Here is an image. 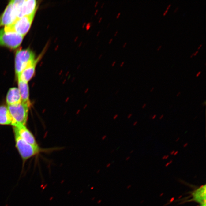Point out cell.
<instances>
[{
  "mask_svg": "<svg viewBox=\"0 0 206 206\" xmlns=\"http://www.w3.org/2000/svg\"><path fill=\"white\" fill-rule=\"evenodd\" d=\"M15 145L22 161L23 171L27 161L31 158L39 154L43 150L39 146L30 144L21 138L17 133L14 132Z\"/></svg>",
  "mask_w": 206,
  "mask_h": 206,
  "instance_id": "1",
  "label": "cell"
},
{
  "mask_svg": "<svg viewBox=\"0 0 206 206\" xmlns=\"http://www.w3.org/2000/svg\"><path fill=\"white\" fill-rule=\"evenodd\" d=\"M29 107L22 102L17 104L8 106L12 118V126L13 127L25 126L28 120Z\"/></svg>",
  "mask_w": 206,
  "mask_h": 206,
  "instance_id": "2",
  "label": "cell"
},
{
  "mask_svg": "<svg viewBox=\"0 0 206 206\" xmlns=\"http://www.w3.org/2000/svg\"><path fill=\"white\" fill-rule=\"evenodd\" d=\"M35 60V53L30 49H20L17 51L15 57V72L17 79L22 71Z\"/></svg>",
  "mask_w": 206,
  "mask_h": 206,
  "instance_id": "3",
  "label": "cell"
},
{
  "mask_svg": "<svg viewBox=\"0 0 206 206\" xmlns=\"http://www.w3.org/2000/svg\"><path fill=\"white\" fill-rule=\"evenodd\" d=\"M12 2L18 19L35 14L38 8V2L35 0H14Z\"/></svg>",
  "mask_w": 206,
  "mask_h": 206,
  "instance_id": "4",
  "label": "cell"
},
{
  "mask_svg": "<svg viewBox=\"0 0 206 206\" xmlns=\"http://www.w3.org/2000/svg\"><path fill=\"white\" fill-rule=\"evenodd\" d=\"M35 14L23 17L17 20L10 25L6 26L4 29L6 32H13L24 36L32 25Z\"/></svg>",
  "mask_w": 206,
  "mask_h": 206,
  "instance_id": "5",
  "label": "cell"
},
{
  "mask_svg": "<svg viewBox=\"0 0 206 206\" xmlns=\"http://www.w3.org/2000/svg\"><path fill=\"white\" fill-rule=\"evenodd\" d=\"M24 36L13 32H6L4 29H0V45L11 49L19 47Z\"/></svg>",
  "mask_w": 206,
  "mask_h": 206,
  "instance_id": "6",
  "label": "cell"
},
{
  "mask_svg": "<svg viewBox=\"0 0 206 206\" xmlns=\"http://www.w3.org/2000/svg\"><path fill=\"white\" fill-rule=\"evenodd\" d=\"M17 19L12 1H10L0 16V26L10 25Z\"/></svg>",
  "mask_w": 206,
  "mask_h": 206,
  "instance_id": "7",
  "label": "cell"
},
{
  "mask_svg": "<svg viewBox=\"0 0 206 206\" xmlns=\"http://www.w3.org/2000/svg\"><path fill=\"white\" fill-rule=\"evenodd\" d=\"M44 52L45 51L40 54L38 58L35 59L33 62L26 67L20 74L19 77L17 79H20L21 80L28 83V82L35 75L36 66L38 61L42 57Z\"/></svg>",
  "mask_w": 206,
  "mask_h": 206,
  "instance_id": "8",
  "label": "cell"
},
{
  "mask_svg": "<svg viewBox=\"0 0 206 206\" xmlns=\"http://www.w3.org/2000/svg\"><path fill=\"white\" fill-rule=\"evenodd\" d=\"M13 131L17 133L21 138L28 143L35 146L38 145L33 134L25 126L13 127Z\"/></svg>",
  "mask_w": 206,
  "mask_h": 206,
  "instance_id": "9",
  "label": "cell"
},
{
  "mask_svg": "<svg viewBox=\"0 0 206 206\" xmlns=\"http://www.w3.org/2000/svg\"><path fill=\"white\" fill-rule=\"evenodd\" d=\"M6 101L8 105H14L22 102L19 89L17 88H12L9 89L6 96Z\"/></svg>",
  "mask_w": 206,
  "mask_h": 206,
  "instance_id": "10",
  "label": "cell"
},
{
  "mask_svg": "<svg viewBox=\"0 0 206 206\" xmlns=\"http://www.w3.org/2000/svg\"><path fill=\"white\" fill-rule=\"evenodd\" d=\"M18 89H19L20 94L22 100V103L26 104L30 106L31 103L29 100V92L28 84L27 82L18 79Z\"/></svg>",
  "mask_w": 206,
  "mask_h": 206,
  "instance_id": "11",
  "label": "cell"
},
{
  "mask_svg": "<svg viewBox=\"0 0 206 206\" xmlns=\"http://www.w3.org/2000/svg\"><path fill=\"white\" fill-rule=\"evenodd\" d=\"M12 124V118L8 108L5 105L0 106V125Z\"/></svg>",
  "mask_w": 206,
  "mask_h": 206,
  "instance_id": "12",
  "label": "cell"
},
{
  "mask_svg": "<svg viewBox=\"0 0 206 206\" xmlns=\"http://www.w3.org/2000/svg\"><path fill=\"white\" fill-rule=\"evenodd\" d=\"M193 199L197 202L202 204H205V186H202L196 190L193 193Z\"/></svg>",
  "mask_w": 206,
  "mask_h": 206,
  "instance_id": "13",
  "label": "cell"
},
{
  "mask_svg": "<svg viewBox=\"0 0 206 206\" xmlns=\"http://www.w3.org/2000/svg\"><path fill=\"white\" fill-rule=\"evenodd\" d=\"M146 105H147L146 103L144 104V105H142V109H144V108H145V107H146Z\"/></svg>",
  "mask_w": 206,
  "mask_h": 206,
  "instance_id": "14",
  "label": "cell"
},
{
  "mask_svg": "<svg viewBox=\"0 0 206 206\" xmlns=\"http://www.w3.org/2000/svg\"><path fill=\"white\" fill-rule=\"evenodd\" d=\"M201 73V71H199V72L196 75V77H199V76L200 75Z\"/></svg>",
  "mask_w": 206,
  "mask_h": 206,
  "instance_id": "15",
  "label": "cell"
},
{
  "mask_svg": "<svg viewBox=\"0 0 206 206\" xmlns=\"http://www.w3.org/2000/svg\"><path fill=\"white\" fill-rule=\"evenodd\" d=\"M133 114H129V115L128 116L127 118L128 119H130L131 118V117L132 116Z\"/></svg>",
  "mask_w": 206,
  "mask_h": 206,
  "instance_id": "16",
  "label": "cell"
},
{
  "mask_svg": "<svg viewBox=\"0 0 206 206\" xmlns=\"http://www.w3.org/2000/svg\"><path fill=\"white\" fill-rule=\"evenodd\" d=\"M137 123H138V122L137 121L135 122H134V123H133V126H136V125L137 124Z\"/></svg>",
  "mask_w": 206,
  "mask_h": 206,
  "instance_id": "17",
  "label": "cell"
},
{
  "mask_svg": "<svg viewBox=\"0 0 206 206\" xmlns=\"http://www.w3.org/2000/svg\"><path fill=\"white\" fill-rule=\"evenodd\" d=\"M156 114H154V115H153L152 117V120H154L155 118H156Z\"/></svg>",
  "mask_w": 206,
  "mask_h": 206,
  "instance_id": "18",
  "label": "cell"
},
{
  "mask_svg": "<svg viewBox=\"0 0 206 206\" xmlns=\"http://www.w3.org/2000/svg\"><path fill=\"white\" fill-rule=\"evenodd\" d=\"M163 117H164L163 114H162V115H161L160 117H159V119H160V120H162V119L163 118Z\"/></svg>",
  "mask_w": 206,
  "mask_h": 206,
  "instance_id": "19",
  "label": "cell"
},
{
  "mask_svg": "<svg viewBox=\"0 0 206 206\" xmlns=\"http://www.w3.org/2000/svg\"><path fill=\"white\" fill-rule=\"evenodd\" d=\"M168 10H166L165 11V12H164L163 13V15H165L167 13V12H168Z\"/></svg>",
  "mask_w": 206,
  "mask_h": 206,
  "instance_id": "20",
  "label": "cell"
},
{
  "mask_svg": "<svg viewBox=\"0 0 206 206\" xmlns=\"http://www.w3.org/2000/svg\"><path fill=\"white\" fill-rule=\"evenodd\" d=\"M171 4H170L168 6V7H167V8L166 10H168L169 8L170 7V6H171Z\"/></svg>",
  "mask_w": 206,
  "mask_h": 206,
  "instance_id": "21",
  "label": "cell"
},
{
  "mask_svg": "<svg viewBox=\"0 0 206 206\" xmlns=\"http://www.w3.org/2000/svg\"><path fill=\"white\" fill-rule=\"evenodd\" d=\"M181 94V92H179L177 94V95H176V97H179V96H180Z\"/></svg>",
  "mask_w": 206,
  "mask_h": 206,
  "instance_id": "22",
  "label": "cell"
},
{
  "mask_svg": "<svg viewBox=\"0 0 206 206\" xmlns=\"http://www.w3.org/2000/svg\"><path fill=\"white\" fill-rule=\"evenodd\" d=\"M179 8V7H177V8H176L175 9V10H174V13H175V12H176V11H177L178 10Z\"/></svg>",
  "mask_w": 206,
  "mask_h": 206,
  "instance_id": "23",
  "label": "cell"
},
{
  "mask_svg": "<svg viewBox=\"0 0 206 206\" xmlns=\"http://www.w3.org/2000/svg\"><path fill=\"white\" fill-rule=\"evenodd\" d=\"M154 87H153L152 88L151 90H150V92H152V91L154 90Z\"/></svg>",
  "mask_w": 206,
  "mask_h": 206,
  "instance_id": "24",
  "label": "cell"
},
{
  "mask_svg": "<svg viewBox=\"0 0 206 206\" xmlns=\"http://www.w3.org/2000/svg\"><path fill=\"white\" fill-rule=\"evenodd\" d=\"M206 104V100H205V101H204V103H203V106H205Z\"/></svg>",
  "mask_w": 206,
  "mask_h": 206,
  "instance_id": "25",
  "label": "cell"
},
{
  "mask_svg": "<svg viewBox=\"0 0 206 206\" xmlns=\"http://www.w3.org/2000/svg\"><path fill=\"white\" fill-rule=\"evenodd\" d=\"M188 145V143H186L184 145L183 147L184 148H185V147H187V145Z\"/></svg>",
  "mask_w": 206,
  "mask_h": 206,
  "instance_id": "26",
  "label": "cell"
},
{
  "mask_svg": "<svg viewBox=\"0 0 206 206\" xmlns=\"http://www.w3.org/2000/svg\"><path fill=\"white\" fill-rule=\"evenodd\" d=\"M198 52H199V50H197V51H196V52L194 53V55H196V54L198 53Z\"/></svg>",
  "mask_w": 206,
  "mask_h": 206,
  "instance_id": "27",
  "label": "cell"
},
{
  "mask_svg": "<svg viewBox=\"0 0 206 206\" xmlns=\"http://www.w3.org/2000/svg\"><path fill=\"white\" fill-rule=\"evenodd\" d=\"M162 47V45L159 46V47L158 48V49H157V50L158 51L159 50V49H160V48H161V47Z\"/></svg>",
  "mask_w": 206,
  "mask_h": 206,
  "instance_id": "28",
  "label": "cell"
},
{
  "mask_svg": "<svg viewBox=\"0 0 206 206\" xmlns=\"http://www.w3.org/2000/svg\"><path fill=\"white\" fill-rule=\"evenodd\" d=\"M202 44H201L199 46V47H198V50H199L200 49V48L202 47Z\"/></svg>",
  "mask_w": 206,
  "mask_h": 206,
  "instance_id": "29",
  "label": "cell"
},
{
  "mask_svg": "<svg viewBox=\"0 0 206 206\" xmlns=\"http://www.w3.org/2000/svg\"><path fill=\"white\" fill-rule=\"evenodd\" d=\"M179 139H180V137H178L177 139H176V142H177L179 140Z\"/></svg>",
  "mask_w": 206,
  "mask_h": 206,
  "instance_id": "30",
  "label": "cell"
},
{
  "mask_svg": "<svg viewBox=\"0 0 206 206\" xmlns=\"http://www.w3.org/2000/svg\"><path fill=\"white\" fill-rule=\"evenodd\" d=\"M193 55H194V53H193L190 56V57H193Z\"/></svg>",
  "mask_w": 206,
  "mask_h": 206,
  "instance_id": "31",
  "label": "cell"
},
{
  "mask_svg": "<svg viewBox=\"0 0 206 206\" xmlns=\"http://www.w3.org/2000/svg\"><path fill=\"white\" fill-rule=\"evenodd\" d=\"M124 63V62H122V64L121 65V66H122V65H123Z\"/></svg>",
  "mask_w": 206,
  "mask_h": 206,
  "instance_id": "32",
  "label": "cell"
},
{
  "mask_svg": "<svg viewBox=\"0 0 206 206\" xmlns=\"http://www.w3.org/2000/svg\"><path fill=\"white\" fill-rule=\"evenodd\" d=\"M126 44H127V43H125V44L124 45H123V47H125V45H126Z\"/></svg>",
  "mask_w": 206,
  "mask_h": 206,
  "instance_id": "33",
  "label": "cell"
},
{
  "mask_svg": "<svg viewBox=\"0 0 206 206\" xmlns=\"http://www.w3.org/2000/svg\"><path fill=\"white\" fill-rule=\"evenodd\" d=\"M178 151H176V152H175V154H177V153H178Z\"/></svg>",
  "mask_w": 206,
  "mask_h": 206,
  "instance_id": "34",
  "label": "cell"
},
{
  "mask_svg": "<svg viewBox=\"0 0 206 206\" xmlns=\"http://www.w3.org/2000/svg\"><path fill=\"white\" fill-rule=\"evenodd\" d=\"M174 152V151H173V152L171 153V154H173V153Z\"/></svg>",
  "mask_w": 206,
  "mask_h": 206,
  "instance_id": "35",
  "label": "cell"
},
{
  "mask_svg": "<svg viewBox=\"0 0 206 206\" xmlns=\"http://www.w3.org/2000/svg\"><path fill=\"white\" fill-rule=\"evenodd\" d=\"M185 14H186V13H184V14H183V15H185Z\"/></svg>",
  "mask_w": 206,
  "mask_h": 206,
  "instance_id": "36",
  "label": "cell"
}]
</instances>
